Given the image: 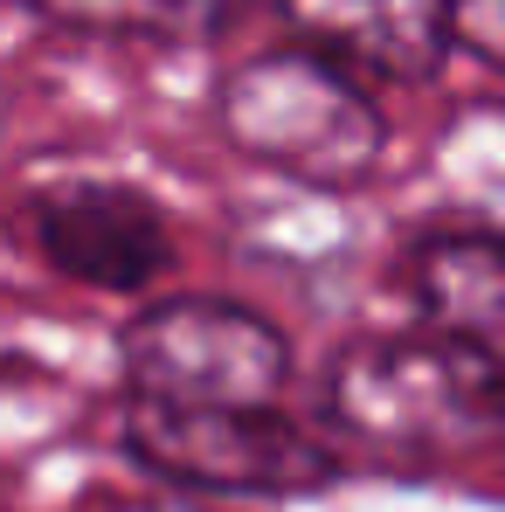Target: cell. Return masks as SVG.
I'll return each mask as SVG.
<instances>
[{
    "mask_svg": "<svg viewBox=\"0 0 505 512\" xmlns=\"http://www.w3.org/2000/svg\"><path fill=\"white\" fill-rule=\"evenodd\" d=\"M118 436L132 464L201 499H298L333 485V450H319L277 409H167L118 402Z\"/></svg>",
    "mask_w": 505,
    "mask_h": 512,
    "instance_id": "4",
    "label": "cell"
},
{
    "mask_svg": "<svg viewBox=\"0 0 505 512\" xmlns=\"http://www.w3.org/2000/svg\"><path fill=\"white\" fill-rule=\"evenodd\" d=\"M118 381L132 402L167 409H277L291 381V340L236 298L180 291L125 319Z\"/></svg>",
    "mask_w": 505,
    "mask_h": 512,
    "instance_id": "3",
    "label": "cell"
},
{
    "mask_svg": "<svg viewBox=\"0 0 505 512\" xmlns=\"http://www.w3.org/2000/svg\"><path fill=\"white\" fill-rule=\"evenodd\" d=\"M443 28H450V49L505 77V0H443Z\"/></svg>",
    "mask_w": 505,
    "mask_h": 512,
    "instance_id": "9",
    "label": "cell"
},
{
    "mask_svg": "<svg viewBox=\"0 0 505 512\" xmlns=\"http://www.w3.org/2000/svg\"><path fill=\"white\" fill-rule=\"evenodd\" d=\"M28 236L49 256V270L90 291H146L173 263L167 208L146 187L104 180V173H70L42 187L28 208Z\"/></svg>",
    "mask_w": 505,
    "mask_h": 512,
    "instance_id": "5",
    "label": "cell"
},
{
    "mask_svg": "<svg viewBox=\"0 0 505 512\" xmlns=\"http://www.w3.org/2000/svg\"><path fill=\"white\" fill-rule=\"evenodd\" d=\"M56 28L125 35V42H215L236 21V0H21Z\"/></svg>",
    "mask_w": 505,
    "mask_h": 512,
    "instance_id": "8",
    "label": "cell"
},
{
    "mask_svg": "<svg viewBox=\"0 0 505 512\" xmlns=\"http://www.w3.org/2000/svg\"><path fill=\"white\" fill-rule=\"evenodd\" d=\"M215 125L243 160L326 194L360 187L388 153V118L367 84L298 42L236 63L215 90Z\"/></svg>",
    "mask_w": 505,
    "mask_h": 512,
    "instance_id": "2",
    "label": "cell"
},
{
    "mask_svg": "<svg viewBox=\"0 0 505 512\" xmlns=\"http://www.w3.org/2000/svg\"><path fill=\"white\" fill-rule=\"evenodd\" d=\"M298 49L339 63L346 77H395L422 84L450 56L443 0H284Z\"/></svg>",
    "mask_w": 505,
    "mask_h": 512,
    "instance_id": "7",
    "label": "cell"
},
{
    "mask_svg": "<svg viewBox=\"0 0 505 512\" xmlns=\"http://www.w3.org/2000/svg\"><path fill=\"white\" fill-rule=\"evenodd\" d=\"M395 291L429 333L485 346L505 360V229L492 222H429L395 250Z\"/></svg>",
    "mask_w": 505,
    "mask_h": 512,
    "instance_id": "6",
    "label": "cell"
},
{
    "mask_svg": "<svg viewBox=\"0 0 505 512\" xmlns=\"http://www.w3.org/2000/svg\"><path fill=\"white\" fill-rule=\"evenodd\" d=\"M319 409L381 464H464L505 443V360L429 326L360 333L326 360Z\"/></svg>",
    "mask_w": 505,
    "mask_h": 512,
    "instance_id": "1",
    "label": "cell"
},
{
    "mask_svg": "<svg viewBox=\"0 0 505 512\" xmlns=\"http://www.w3.org/2000/svg\"><path fill=\"white\" fill-rule=\"evenodd\" d=\"M28 367H35V360H28L21 333H7V326H0V381H7V374H28Z\"/></svg>",
    "mask_w": 505,
    "mask_h": 512,
    "instance_id": "10",
    "label": "cell"
}]
</instances>
